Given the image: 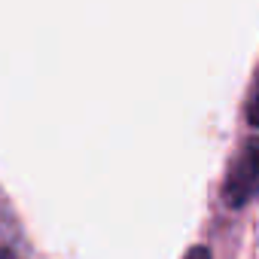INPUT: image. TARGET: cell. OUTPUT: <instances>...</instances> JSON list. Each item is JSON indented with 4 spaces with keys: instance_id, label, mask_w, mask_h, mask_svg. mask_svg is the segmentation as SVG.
I'll list each match as a JSON object with an SVG mask.
<instances>
[{
    "instance_id": "cell-1",
    "label": "cell",
    "mask_w": 259,
    "mask_h": 259,
    "mask_svg": "<svg viewBox=\"0 0 259 259\" xmlns=\"http://www.w3.org/2000/svg\"><path fill=\"white\" fill-rule=\"evenodd\" d=\"M256 195H259V138H250L229 162V171L223 177V201L232 210H238Z\"/></svg>"
},
{
    "instance_id": "cell-3",
    "label": "cell",
    "mask_w": 259,
    "mask_h": 259,
    "mask_svg": "<svg viewBox=\"0 0 259 259\" xmlns=\"http://www.w3.org/2000/svg\"><path fill=\"white\" fill-rule=\"evenodd\" d=\"M183 259H210V250H207V247H192Z\"/></svg>"
},
{
    "instance_id": "cell-2",
    "label": "cell",
    "mask_w": 259,
    "mask_h": 259,
    "mask_svg": "<svg viewBox=\"0 0 259 259\" xmlns=\"http://www.w3.org/2000/svg\"><path fill=\"white\" fill-rule=\"evenodd\" d=\"M244 116H247L250 125L259 128V73H256L253 89H250V98H247V104H244Z\"/></svg>"
},
{
    "instance_id": "cell-4",
    "label": "cell",
    "mask_w": 259,
    "mask_h": 259,
    "mask_svg": "<svg viewBox=\"0 0 259 259\" xmlns=\"http://www.w3.org/2000/svg\"><path fill=\"white\" fill-rule=\"evenodd\" d=\"M0 259H13V256H4V253H0Z\"/></svg>"
}]
</instances>
